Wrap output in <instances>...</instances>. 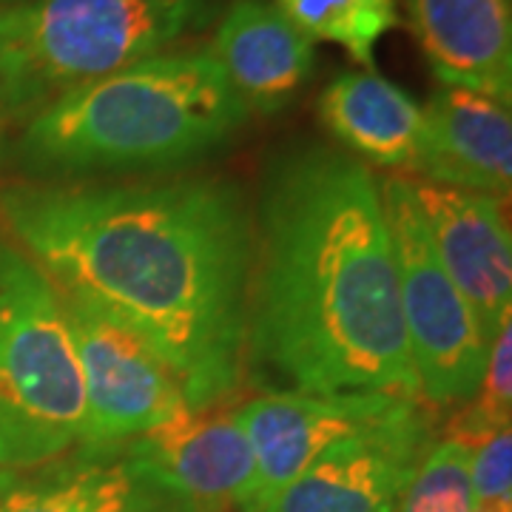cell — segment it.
Returning a JSON list of instances; mask_svg holds the SVG:
<instances>
[{
    "label": "cell",
    "instance_id": "obj_1",
    "mask_svg": "<svg viewBox=\"0 0 512 512\" xmlns=\"http://www.w3.org/2000/svg\"><path fill=\"white\" fill-rule=\"evenodd\" d=\"M0 231L60 291L137 330L194 413L222 407L248 367L254 214L222 177L0 185Z\"/></svg>",
    "mask_w": 512,
    "mask_h": 512
},
{
    "label": "cell",
    "instance_id": "obj_2",
    "mask_svg": "<svg viewBox=\"0 0 512 512\" xmlns=\"http://www.w3.org/2000/svg\"><path fill=\"white\" fill-rule=\"evenodd\" d=\"M248 367L299 393L419 399L379 180L330 146L276 157L254 220Z\"/></svg>",
    "mask_w": 512,
    "mask_h": 512
},
{
    "label": "cell",
    "instance_id": "obj_3",
    "mask_svg": "<svg viewBox=\"0 0 512 512\" xmlns=\"http://www.w3.org/2000/svg\"><path fill=\"white\" fill-rule=\"evenodd\" d=\"M251 111L205 52H163L57 97L15 143L37 177L171 168L225 146Z\"/></svg>",
    "mask_w": 512,
    "mask_h": 512
},
{
    "label": "cell",
    "instance_id": "obj_4",
    "mask_svg": "<svg viewBox=\"0 0 512 512\" xmlns=\"http://www.w3.org/2000/svg\"><path fill=\"white\" fill-rule=\"evenodd\" d=\"M211 0H26L0 9V123H29L57 97L163 55Z\"/></svg>",
    "mask_w": 512,
    "mask_h": 512
},
{
    "label": "cell",
    "instance_id": "obj_5",
    "mask_svg": "<svg viewBox=\"0 0 512 512\" xmlns=\"http://www.w3.org/2000/svg\"><path fill=\"white\" fill-rule=\"evenodd\" d=\"M86 387L57 285L0 231V467L86 441Z\"/></svg>",
    "mask_w": 512,
    "mask_h": 512
},
{
    "label": "cell",
    "instance_id": "obj_6",
    "mask_svg": "<svg viewBox=\"0 0 512 512\" xmlns=\"http://www.w3.org/2000/svg\"><path fill=\"white\" fill-rule=\"evenodd\" d=\"M379 194L393 242L404 333L419 399L427 407L470 402L490 345L484 342L467 299L439 262L407 177L379 180Z\"/></svg>",
    "mask_w": 512,
    "mask_h": 512
},
{
    "label": "cell",
    "instance_id": "obj_7",
    "mask_svg": "<svg viewBox=\"0 0 512 512\" xmlns=\"http://www.w3.org/2000/svg\"><path fill=\"white\" fill-rule=\"evenodd\" d=\"M60 296L86 387L89 427L83 444H126L194 413L177 373L137 330L77 293Z\"/></svg>",
    "mask_w": 512,
    "mask_h": 512
},
{
    "label": "cell",
    "instance_id": "obj_8",
    "mask_svg": "<svg viewBox=\"0 0 512 512\" xmlns=\"http://www.w3.org/2000/svg\"><path fill=\"white\" fill-rule=\"evenodd\" d=\"M433 444V413L421 399H402L379 421L330 444L262 512H399Z\"/></svg>",
    "mask_w": 512,
    "mask_h": 512
},
{
    "label": "cell",
    "instance_id": "obj_9",
    "mask_svg": "<svg viewBox=\"0 0 512 512\" xmlns=\"http://www.w3.org/2000/svg\"><path fill=\"white\" fill-rule=\"evenodd\" d=\"M404 396L390 393H299L274 390L237 407L254 450V476L239 512H262L279 490L311 467L330 444L387 416Z\"/></svg>",
    "mask_w": 512,
    "mask_h": 512
},
{
    "label": "cell",
    "instance_id": "obj_10",
    "mask_svg": "<svg viewBox=\"0 0 512 512\" xmlns=\"http://www.w3.org/2000/svg\"><path fill=\"white\" fill-rule=\"evenodd\" d=\"M424 228L447 276L456 282L490 345L512 319V239L507 202L427 183L407 174Z\"/></svg>",
    "mask_w": 512,
    "mask_h": 512
},
{
    "label": "cell",
    "instance_id": "obj_11",
    "mask_svg": "<svg viewBox=\"0 0 512 512\" xmlns=\"http://www.w3.org/2000/svg\"><path fill=\"white\" fill-rule=\"evenodd\" d=\"M0 512H200L146 473L126 444H80L35 467H0Z\"/></svg>",
    "mask_w": 512,
    "mask_h": 512
},
{
    "label": "cell",
    "instance_id": "obj_12",
    "mask_svg": "<svg viewBox=\"0 0 512 512\" xmlns=\"http://www.w3.org/2000/svg\"><path fill=\"white\" fill-rule=\"evenodd\" d=\"M413 177L507 202L512 188L510 106L487 94L441 86L421 109Z\"/></svg>",
    "mask_w": 512,
    "mask_h": 512
},
{
    "label": "cell",
    "instance_id": "obj_13",
    "mask_svg": "<svg viewBox=\"0 0 512 512\" xmlns=\"http://www.w3.org/2000/svg\"><path fill=\"white\" fill-rule=\"evenodd\" d=\"M126 450L146 473L185 495L200 512L237 507L254 476V450L237 407L185 413L183 419L126 441Z\"/></svg>",
    "mask_w": 512,
    "mask_h": 512
},
{
    "label": "cell",
    "instance_id": "obj_14",
    "mask_svg": "<svg viewBox=\"0 0 512 512\" xmlns=\"http://www.w3.org/2000/svg\"><path fill=\"white\" fill-rule=\"evenodd\" d=\"M404 9L410 32L444 86L510 106V0H404Z\"/></svg>",
    "mask_w": 512,
    "mask_h": 512
},
{
    "label": "cell",
    "instance_id": "obj_15",
    "mask_svg": "<svg viewBox=\"0 0 512 512\" xmlns=\"http://www.w3.org/2000/svg\"><path fill=\"white\" fill-rule=\"evenodd\" d=\"M211 55L245 109L256 114L291 106L316 66L311 40L268 0H234L217 26Z\"/></svg>",
    "mask_w": 512,
    "mask_h": 512
},
{
    "label": "cell",
    "instance_id": "obj_16",
    "mask_svg": "<svg viewBox=\"0 0 512 512\" xmlns=\"http://www.w3.org/2000/svg\"><path fill=\"white\" fill-rule=\"evenodd\" d=\"M319 120L356 160L410 171L421 106L382 74L359 69L333 77L319 97Z\"/></svg>",
    "mask_w": 512,
    "mask_h": 512
},
{
    "label": "cell",
    "instance_id": "obj_17",
    "mask_svg": "<svg viewBox=\"0 0 512 512\" xmlns=\"http://www.w3.org/2000/svg\"><path fill=\"white\" fill-rule=\"evenodd\" d=\"M293 26L322 43H336L362 69H373L376 46L399 26L396 0H274Z\"/></svg>",
    "mask_w": 512,
    "mask_h": 512
},
{
    "label": "cell",
    "instance_id": "obj_18",
    "mask_svg": "<svg viewBox=\"0 0 512 512\" xmlns=\"http://www.w3.org/2000/svg\"><path fill=\"white\" fill-rule=\"evenodd\" d=\"M470 447L458 439H441L419 464L402 495L399 512H473Z\"/></svg>",
    "mask_w": 512,
    "mask_h": 512
},
{
    "label": "cell",
    "instance_id": "obj_19",
    "mask_svg": "<svg viewBox=\"0 0 512 512\" xmlns=\"http://www.w3.org/2000/svg\"><path fill=\"white\" fill-rule=\"evenodd\" d=\"M512 419V319L495 333L487 353V365L481 373L470 407L453 421L450 439L473 444L495 430L510 427Z\"/></svg>",
    "mask_w": 512,
    "mask_h": 512
},
{
    "label": "cell",
    "instance_id": "obj_20",
    "mask_svg": "<svg viewBox=\"0 0 512 512\" xmlns=\"http://www.w3.org/2000/svg\"><path fill=\"white\" fill-rule=\"evenodd\" d=\"M470 447V490L476 510H512V436L495 430Z\"/></svg>",
    "mask_w": 512,
    "mask_h": 512
},
{
    "label": "cell",
    "instance_id": "obj_21",
    "mask_svg": "<svg viewBox=\"0 0 512 512\" xmlns=\"http://www.w3.org/2000/svg\"><path fill=\"white\" fill-rule=\"evenodd\" d=\"M18 3H26V0H0V9H9V6H18Z\"/></svg>",
    "mask_w": 512,
    "mask_h": 512
},
{
    "label": "cell",
    "instance_id": "obj_22",
    "mask_svg": "<svg viewBox=\"0 0 512 512\" xmlns=\"http://www.w3.org/2000/svg\"><path fill=\"white\" fill-rule=\"evenodd\" d=\"M473 512H512V510H473Z\"/></svg>",
    "mask_w": 512,
    "mask_h": 512
},
{
    "label": "cell",
    "instance_id": "obj_23",
    "mask_svg": "<svg viewBox=\"0 0 512 512\" xmlns=\"http://www.w3.org/2000/svg\"><path fill=\"white\" fill-rule=\"evenodd\" d=\"M0 126H3V123H0Z\"/></svg>",
    "mask_w": 512,
    "mask_h": 512
}]
</instances>
